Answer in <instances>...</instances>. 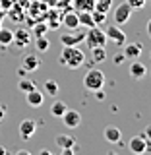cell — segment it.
I'll return each mask as SVG.
<instances>
[{
	"instance_id": "obj_1",
	"label": "cell",
	"mask_w": 151,
	"mask_h": 155,
	"mask_svg": "<svg viewBox=\"0 0 151 155\" xmlns=\"http://www.w3.org/2000/svg\"><path fill=\"white\" fill-rule=\"evenodd\" d=\"M58 62H60L64 68H70V70H77L80 66L85 64V54L81 48L77 47H64L58 56Z\"/></svg>"
},
{
	"instance_id": "obj_2",
	"label": "cell",
	"mask_w": 151,
	"mask_h": 155,
	"mask_svg": "<svg viewBox=\"0 0 151 155\" xmlns=\"http://www.w3.org/2000/svg\"><path fill=\"white\" fill-rule=\"evenodd\" d=\"M85 47L87 48H95V47H105L107 43V35H105V31H101V27L99 25H93V27H87V31H85Z\"/></svg>"
},
{
	"instance_id": "obj_3",
	"label": "cell",
	"mask_w": 151,
	"mask_h": 155,
	"mask_svg": "<svg viewBox=\"0 0 151 155\" xmlns=\"http://www.w3.org/2000/svg\"><path fill=\"white\" fill-rule=\"evenodd\" d=\"M105 74L101 70H97V68H91L89 72L84 76V87L87 91H97V89H101V87L105 85Z\"/></svg>"
},
{
	"instance_id": "obj_4",
	"label": "cell",
	"mask_w": 151,
	"mask_h": 155,
	"mask_svg": "<svg viewBox=\"0 0 151 155\" xmlns=\"http://www.w3.org/2000/svg\"><path fill=\"white\" fill-rule=\"evenodd\" d=\"M72 31H74V33H62V35H60V43L64 47H77L80 43H84L85 29L76 27V29H72Z\"/></svg>"
},
{
	"instance_id": "obj_5",
	"label": "cell",
	"mask_w": 151,
	"mask_h": 155,
	"mask_svg": "<svg viewBox=\"0 0 151 155\" xmlns=\"http://www.w3.org/2000/svg\"><path fill=\"white\" fill-rule=\"evenodd\" d=\"M128 149L132 153H145L147 149H151V142H147V138H145L143 134H140V136H134V138H130V142H128Z\"/></svg>"
},
{
	"instance_id": "obj_6",
	"label": "cell",
	"mask_w": 151,
	"mask_h": 155,
	"mask_svg": "<svg viewBox=\"0 0 151 155\" xmlns=\"http://www.w3.org/2000/svg\"><path fill=\"white\" fill-rule=\"evenodd\" d=\"M105 35H107V41H110V43H114L116 47H122L124 43H126V33L120 29V25H109L105 29Z\"/></svg>"
},
{
	"instance_id": "obj_7",
	"label": "cell",
	"mask_w": 151,
	"mask_h": 155,
	"mask_svg": "<svg viewBox=\"0 0 151 155\" xmlns=\"http://www.w3.org/2000/svg\"><path fill=\"white\" fill-rule=\"evenodd\" d=\"M132 12H134L132 6H130V4L124 0L122 4H118V6L114 8V16H113L114 18V23H116V25H122V23H126L130 18H132Z\"/></svg>"
},
{
	"instance_id": "obj_8",
	"label": "cell",
	"mask_w": 151,
	"mask_h": 155,
	"mask_svg": "<svg viewBox=\"0 0 151 155\" xmlns=\"http://www.w3.org/2000/svg\"><path fill=\"white\" fill-rule=\"evenodd\" d=\"M12 43H14L16 47H19V48H25L29 43H31V31H29V29H25V27L16 29V31H14Z\"/></svg>"
},
{
	"instance_id": "obj_9",
	"label": "cell",
	"mask_w": 151,
	"mask_h": 155,
	"mask_svg": "<svg viewBox=\"0 0 151 155\" xmlns=\"http://www.w3.org/2000/svg\"><path fill=\"white\" fill-rule=\"evenodd\" d=\"M39 66H41V58H39V54H35V52L23 54V58H21V68L25 72H35Z\"/></svg>"
},
{
	"instance_id": "obj_10",
	"label": "cell",
	"mask_w": 151,
	"mask_h": 155,
	"mask_svg": "<svg viewBox=\"0 0 151 155\" xmlns=\"http://www.w3.org/2000/svg\"><path fill=\"white\" fill-rule=\"evenodd\" d=\"M62 122H64V126H68V128H77V126L81 124V114L77 113V110H72V109H66V113L60 116Z\"/></svg>"
},
{
	"instance_id": "obj_11",
	"label": "cell",
	"mask_w": 151,
	"mask_h": 155,
	"mask_svg": "<svg viewBox=\"0 0 151 155\" xmlns=\"http://www.w3.org/2000/svg\"><path fill=\"white\" fill-rule=\"evenodd\" d=\"M37 132V122L31 118H25L19 122V136H21V140H29L33 134Z\"/></svg>"
},
{
	"instance_id": "obj_12",
	"label": "cell",
	"mask_w": 151,
	"mask_h": 155,
	"mask_svg": "<svg viewBox=\"0 0 151 155\" xmlns=\"http://www.w3.org/2000/svg\"><path fill=\"white\" fill-rule=\"evenodd\" d=\"M62 25H66L68 29H76L80 27V21H77V12L72 8H68L62 12Z\"/></svg>"
},
{
	"instance_id": "obj_13",
	"label": "cell",
	"mask_w": 151,
	"mask_h": 155,
	"mask_svg": "<svg viewBox=\"0 0 151 155\" xmlns=\"http://www.w3.org/2000/svg\"><path fill=\"white\" fill-rule=\"evenodd\" d=\"M45 18H47V23H48V27H54V29H58L62 25V12L58 8H48L47 10V14H45Z\"/></svg>"
},
{
	"instance_id": "obj_14",
	"label": "cell",
	"mask_w": 151,
	"mask_h": 155,
	"mask_svg": "<svg viewBox=\"0 0 151 155\" xmlns=\"http://www.w3.org/2000/svg\"><path fill=\"white\" fill-rule=\"evenodd\" d=\"M122 48H124L122 54L126 58H134V60H136V58H140V54H142V51H143L142 43H124Z\"/></svg>"
},
{
	"instance_id": "obj_15",
	"label": "cell",
	"mask_w": 151,
	"mask_h": 155,
	"mask_svg": "<svg viewBox=\"0 0 151 155\" xmlns=\"http://www.w3.org/2000/svg\"><path fill=\"white\" fill-rule=\"evenodd\" d=\"M25 101H27V105H31V107H41L43 101H45V93L35 87V89H31V91L25 93Z\"/></svg>"
},
{
	"instance_id": "obj_16",
	"label": "cell",
	"mask_w": 151,
	"mask_h": 155,
	"mask_svg": "<svg viewBox=\"0 0 151 155\" xmlns=\"http://www.w3.org/2000/svg\"><path fill=\"white\" fill-rule=\"evenodd\" d=\"M103 138L109 143H118L120 138H122V132H120L116 126H107V128L103 130Z\"/></svg>"
},
{
	"instance_id": "obj_17",
	"label": "cell",
	"mask_w": 151,
	"mask_h": 155,
	"mask_svg": "<svg viewBox=\"0 0 151 155\" xmlns=\"http://www.w3.org/2000/svg\"><path fill=\"white\" fill-rule=\"evenodd\" d=\"M56 145H58L60 149H66V147L77 149L76 138H74V136H68V134H58V136H56Z\"/></svg>"
},
{
	"instance_id": "obj_18",
	"label": "cell",
	"mask_w": 151,
	"mask_h": 155,
	"mask_svg": "<svg viewBox=\"0 0 151 155\" xmlns=\"http://www.w3.org/2000/svg\"><path fill=\"white\" fill-rule=\"evenodd\" d=\"M72 10H76V12H93L95 0H72Z\"/></svg>"
},
{
	"instance_id": "obj_19",
	"label": "cell",
	"mask_w": 151,
	"mask_h": 155,
	"mask_svg": "<svg viewBox=\"0 0 151 155\" xmlns=\"http://www.w3.org/2000/svg\"><path fill=\"white\" fill-rule=\"evenodd\" d=\"M145 72H147V68L143 66V62H138V58H136V62L130 64V76H132L134 80H143Z\"/></svg>"
},
{
	"instance_id": "obj_20",
	"label": "cell",
	"mask_w": 151,
	"mask_h": 155,
	"mask_svg": "<svg viewBox=\"0 0 151 155\" xmlns=\"http://www.w3.org/2000/svg\"><path fill=\"white\" fill-rule=\"evenodd\" d=\"M6 16L12 19V21H16V23H19V21H23V6L21 4H18V2H14V6L6 12Z\"/></svg>"
},
{
	"instance_id": "obj_21",
	"label": "cell",
	"mask_w": 151,
	"mask_h": 155,
	"mask_svg": "<svg viewBox=\"0 0 151 155\" xmlns=\"http://www.w3.org/2000/svg\"><path fill=\"white\" fill-rule=\"evenodd\" d=\"M58 91H60V87H58V84L54 80H47L45 84H43V93L45 95H51V97H56Z\"/></svg>"
},
{
	"instance_id": "obj_22",
	"label": "cell",
	"mask_w": 151,
	"mask_h": 155,
	"mask_svg": "<svg viewBox=\"0 0 151 155\" xmlns=\"http://www.w3.org/2000/svg\"><path fill=\"white\" fill-rule=\"evenodd\" d=\"M48 23L47 21H37V23H33V29H31V35H35V37H43V35H47V31H48Z\"/></svg>"
},
{
	"instance_id": "obj_23",
	"label": "cell",
	"mask_w": 151,
	"mask_h": 155,
	"mask_svg": "<svg viewBox=\"0 0 151 155\" xmlns=\"http://www.w3.org/2000/svg\"><path fill=\"white\" fill-rule=\"evenodd\" d=\"M12 39H14V31H12V29L0 27V45H2V47L12 45Z\"/></svg>"
},
{
	"instance_id": "obj_24",
	"label": "cell",
	"mask_w": 151,
	"mask_h": 155,
	"mask_svg": "<svg viewBox=\"0 0 151 155\" xmlns=\"http://www.w3.org/2000/svg\"><path fill=\"white\" fill-rule=\"evenodd\" d=\"M66 109H68V105L64 103V101H54V103L51 105V114H52V116H58V118H60V116L66 113Z\"/></svg>"
},
{
	"instance_id": "obj_25",
	"label": "cell",
	"mask_w": 151,
	"mask_h": 155,
	"mask_svg": "<svg viewBox=\"0 0 151 155\" xmlns=\"http://www.w3.org/2000/svg\"><path fill=\"white\" fill-rule=\"evenodd\" d=\"M35 87H37V85H35V81H33V80H29V78H25V76H23L21 80L18 81V89L21 91V93H27V91L35 89Z\"/></svg>"
},
{
	"instance_id": "obj_26",
	"label": "cell",
	"mask_w": 151,
	"mask_h": 155,
	"mask_svg": "<svg viewBox=\"0 0 151 155\" xmlns=\"http://www.w3.org/2000/svg\"><path fill=\"white\" fill-rule=\"evenodd\" d=\"M77 21H80L81 27H93V18H91V12H77Z\"/></svg>"
},
{
	"instance_id": "obj_27",
	"label": "cell",
	"mask_w": 151,
	"mask_h": 155,
	"mask_svg": "<svg viewBox=\"0 0 151 155\" xmlns=\"http://www.w3.org/2000/svg\"><path fill=\"white\" fill-rule=\"evenodd\" d=\"M89 51H91V58H93V62H105V58H107L105 47H95V48H89Z\"/></svg>"
},
{
	"instance_id": "obj_28",
	"label": "cell",
	"mask_w": 151,
	"mask_h": 155,
	"mask_svg": "<svg viewBox=\"0 0 151 155\" xmlns=\"http://www.w3.org/2000/svg\"><path fill=\"white\" fill-rule=\"evenodd\" d=\"M35 48L39 52H47L48 48H51V43H48V39L43 35V37H35Z\"/></svg>"
},
{
	"instance_id": "obj_29",
	"label": "cell",
	"mask_w": 151,
	"mask_h": 155,
	"mask_svg": "<svg viewBox=\"0 0 151 155\" xmlns=\"http://www.w3.org/2000/svg\"><path fill=\"white\" fill-rule=\"evenodd\" d=\"M110 8H113V0H95V10H99V12L109 14Z\"/></svg>"
},
{
	"instance_id": "obj_30",
	"label": "cell",
	"mask_w": 151,
	"mask_h": 155,
	"mask_svg": "<svg viewBox=\"0 0 151 155\" xmlns=\"http://www.w3.org/2000/svg\"><path fill=\"white\" fill-rule=\"evenodd\" d=\"M91 18H93V23L95 25H105V21H107V14L105 12H99V10H93L91 12Z\"/></svg>"
},
{
	"instance_id": "obj_31",
	"label": "cell",
	"mask_w": 151,
	"mask_h": 155,
	"mask_svg": "<svg viewBox=\"0 0 151 155\" xmlns=\"http://www.w3.org/2000/svg\"><path fill=\"white\" fill-rule=\"evenodd\" d=\"M126 2L132 6V10H142L145 4H147V0H126Z\"/></svg>"
},
{
	"instance_id": "obj_32",
	"label": "cell",
	"mask_w": 151,
	"mask_h": 155,
	"mask_svg": "<svg viewBox=\"0 0 151 155\" xmlns=\"http://www.w3.org/2000/svg\"><path fill=\"white\" fill-rule=\"evenodd\" d=\"M54 8H58V10H60V12H64V10L72 8V0H58Z\"/></svg>"
},
{
	"instance_id": "obj_33",
	"label": "cell",
	"mask_w": 151,
	"mask_h": 155,
	"mask_svg": "<svg viewBox=\"0 0 151 155\" xmlns=\"http://www.w3.org/2000/svg\"><path fill=\"white\" fill-rule=\"evenodd\" d=\"M14 2H16V0H0V10L8 12V10L14 6Z\"/></svg>"
},
{
	"instance_id": "obj_34",
	"label": "cell",
	"mask_w": 151,
	"mask_h": 155,
	"mask_svg": "<svg viewBox=\"0 0 151 155\" xmlns=\"http://www.w3.org/2000/svg\"><path fill=\"white\" fill-rule=\"evenodd\" d=\"M93 93H95V97H97V99H99V101H103L105 97H107V93L103 91V87H101V89H97V91H93Z\"/></svg>"
},
{
	"instance_id": "obj_35",
	"label": "cell",
	"mask_w": 151,
	"mask_h": 155,
	"mask_svg": "<svg viewBox=\"0 0 151 155\" xmlns=\"http://www.w3.org/2000/svg\"><path fill=\"white\" fill-rule=\"evenodd\" d=\"M124 58H126L124 54H116V56L113 58V62H114L116 66H120V64H122V62H124Z\"/></svg>"
},
{
	"instance_id": "obj_36",
	"label": "cell",
	"mask_w": 151,
	"mask_h": 155,
	"mask_svg": "<svg viewBox=\"0 0 151 155\" xmlns=\"http://www.w3.org/2000/svg\"><path fill=\"white\" fill-rule=\"evenodd\" d=\"M6 113H8V109L4 105H0V120H4L6 118Z\"/></svg>"
},
{
	"instance_id": "obj_37",
	"label": "cell",
	"mask_w": 151,
	"mask_h": 155,
	"mask_svg": "<svg viewBox=\"0 0 151 155\" xmlns=\"http://www.w3.org/2000/svg\"><path fill=\"white\" fill-rule=\"evenodd\" d=\"M143 136H145V138H147L149 142H151V126H147V128H145V132H143Z\"/></svg>"
},
{
	"instance_id": "obj_38",
	"label": "cell",
	"mask_w": 151,
	"mask_h": 155,
	"mask_svg": "<svg viewBox=\"0 0 151 155\" xmlns=\"http://www.w3.org/2000/svg\"><path fill=\"white\" fill-rule=\"evenodd\" d=\"M45 2H47V6H48V8H54L58 0H45Z\"/></svg>"
},
{
	"instance_id": "obj_39",
	"label": "cell",
	"mask_w": 151,
	"mask_h": 155,
	"mask_svg": "<svg viewBox=\"0 0 151 155\" xmlns=\"http://www.w3.org/2000/svg\"><path fill=\"white\" fill-rule=\"evenodd\" d=\"M145 31H147V35L151 37V19H149V21H147V27H145Z\"/></svg>"
},
{
	"instance_id": "obj_40",
	"label": "cell",
	"mask_w": 151,
	"mask_h": 155,
	"mask_svg": "<svg viewBox=\"0 0 151 155\" xmlns=\"http://www.w3.org/2000/svg\"><path fill=\"white\" fill-rule=\"evenodd\" d=\"M18 74H19V76H21V78H23V76H25V74H27V72H25V70H23V68H19V70H18Z\"/></svg>"
},
{
	"instance_id": "obj_41",
	"label": "cell",
	"mask_w": 151,
	"mask_h": 155,
	"mask_svg": "<svg viewBox=\"0 0 151 155\" xmlns=\"http://www.w3.org/2000/svg\"><path fill=\"white\" fill-rule=\"evenodd\" d=\"M8 153V149L6 147H2V145H0V155H6Z\"/></svg>"
},
{
	"instance_id": "obj_42",
	"label": "cell",
	"mask_w": 151,
	"mask_h": 155,
	"mask_svg": "<svg viewBox=\"0 0 151 155\" xmlns=\"http://www.w3.org/2000/svg\"><path fill=\"white\" fill-rule=\"evenodd\" d=\"M149 4H151V0H149Z\"/></svg>"
},
{
	"instance_id": "obj_43",
	"label": "cell",
	"mask_w": 151,
	"mask_h": 155,
	"mask_svg": "<svg viewBox=\"0 0 151 155\" xmlns=\"http://www.w3.org/2000/svg\"><path fill=\"white\" fill-rule=\"evenodd\" d=\"M29 2H31V0H29Z\"/></svg>"
}]
</instances>
